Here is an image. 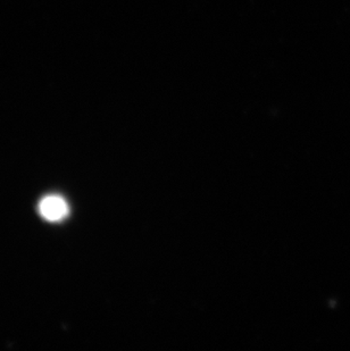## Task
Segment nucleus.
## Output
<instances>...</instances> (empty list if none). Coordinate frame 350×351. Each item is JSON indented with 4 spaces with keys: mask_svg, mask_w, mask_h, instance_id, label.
I'll list each match as a JSON object with an SVG mask.
<instances>
[{
    "mask_svg": "<svg viewBox=\"0 0 350 351\" xmlns=\"http://www.w3.org/2000/svg\"><path fill=\"white\" fill-rule=\"evenodd\" d=\"M39 209L43 217L53 222L64 219L69 212L65 200L56 195L43 199V202H40Z\"/></svg>",
    "mask_w": 350,
    "mask_h": 351,
    "instance_id": "nucleus-1",
    "label": "nucleus"
}]
</instances>
